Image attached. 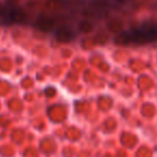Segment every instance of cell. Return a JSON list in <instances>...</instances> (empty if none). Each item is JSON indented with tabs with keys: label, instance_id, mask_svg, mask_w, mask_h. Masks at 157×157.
I'll return each mask as SVG.
<instances>
[{
	"label": "cell",
	"instance_id": "obj_1",
	"mask_svg": "<svg viewBox=\"0 0 157 157\" xmlns=\"http://www.w3.org/2000/svg\"><path fill=\"white\" fill-rule=\"evenodd\" d=\"M27 22V15L23 10L12 6H0V24H24Z\"/></svg>",
	"mask_w": 157,
	"mask_h": 157
},
{
	"label": "cell",
	"instance_id": "obj_2",
	"mask_svg": "<svg viewBox=\"0 0 157 157\" xmlns=\"http://www.w3.org/2000/svg\"><path fill=\"white\" fill-rule=\"evenodd\" d=\"M131 43L147 44L157 40V28L147 27V28H139L136 30L129 31Z\"/></svg>",
	"mask_w": 157,
	"mask_h": 157
},
{
	"label": "cell",
	"instance_id": "obj_3",
	"mask_svg": "<svg viewBox=\"0 0 157 157\" xmlns=\"http://www.w3.org/2000/svg\"><path fill=\"white\" fill-rule=\"evenodd\" d=\"M74 37H75V33L69 27L61 26L55 31V38L60 43H69L74 39Z\"/></svg>",
	"mask_w": 157,
	"mask_h": 157
},
{
	"label": "cell",
	"instance_id": "obj_4",
	"mask_svg": "<svg viewBox=\"0 0 157 157\" xmlns=\"http://www.w3.org/2000/svg\"><path fill=\"white\" fill-rule=\"evenodd\" d=\"M35 26L37 27L39 30L44 31V33H48V31H52L55 27V21L52 17H48V16L41 15L40 17H38V20L36 21Z\"/></svg>",
	"mask_w": 157,
	"mask_h": 157
},
{
	"label": "cell",
	"instance_id": "obj_5",
	"mask_svg": "<svg viewBox=\"0 0 157 157\" xmlns=\"http://www.w3.org/2000/svg\"><path fill=\"white\" fill-rule=\"evenodd\" d=\"M107 28L112 33H121L124 29V22L120 17H112L107 22Z\"/></svg>",
	"mask_w": 157,
	"mask_h": 157
},
{
	"label": "cell",
	"instance_id": "obj_6",
	"mask_svg": "<svg viewBox=\"0 0 157 157\" xmlns=\"http://www.w3.org/2000/svg\"><path fill=\"white\" fill-rule=\"evenodd\" d=\"M114 43L118 44V45H128V44H130L131 39L129 31H122L121 33H118L114 39Z\"/></svg>",
	"mask_w": 157,
	"mask_h": 157
},
{
	"label": "cell",
	"instance_id": "obj_7",
	"mask_svg": "<svg viewBox=\"0 0 157 157\" xmlns=\"http://www.w3.org/2000/svg\"><path fill=\"white\" fill-rule=\"evenodd\" d=\"M78 30L81 31L82 33H84V35L92 33L95 30V24L93 22H90V21L84 20L78 24Z\"/></svg>",
	"mask_w": 157,
	"mask_h": 157
}]
</instances>
